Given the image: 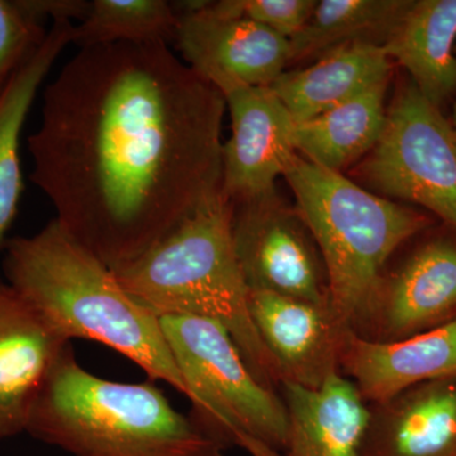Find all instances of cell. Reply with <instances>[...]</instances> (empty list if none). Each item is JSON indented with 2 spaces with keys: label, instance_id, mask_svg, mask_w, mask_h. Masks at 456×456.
Segmentation results:
<instances>
[{
  "label": "cell",
  "instance_id": "9a60e30c",
  "mask_svg": "<svg viewBox=\"0 0 456 456\" xmlns=\"http://www.w3.org/2000/svg\"><path fill=\"white\" fill-rule=\"evenodd\" d=\"M359 456H456V377L370 404Z\"/></svg>",
  "mask_w": 456,
  "mask_h": 456
},
{
  "label": "cell",
  "instance_id": "7a4b0ae2",
  "mask_svg": "<svg viewBox=\"0 0 456 456\" xmlns=\"http://www.w3.org/2000/svg\"><path fill=\"white\" fill-rule=\"evenodd\" d=\"M7 283L70 342L106 345L187 397L160 317L143 307L112 270L53 220L31 237L4 245Z\"/></svg>",
  "mask_w": 456,
  "mask_h": 456
},
{
  "label": "cell",
  "instance_id": "ffe728a7",
  "mask_svg": "<svg viewBox=\"0 0 456 456\" xmlns=\"http://www.w3.org/2000/svg\"><path fill=\"white\" fill-rule=\"evenodd\" d=\"M387 86L388 82L377 84L314 118L296 123V151L311 163L338 173L369 154L386 125Z\"/></svg>",
  "mask_w": 456,
  "mask_h": 456
},
{
  "label": "cell",
  "instance_id": "484cf974",
  "mask_svg": "<svg viewBox=\"0 0 456 456\" xmlns=\"http://www.w3.org/2000/svg\"><path fill=\"white\" fill-rule=\"evenodd\" d=\"M452 127H454V130L456 132V104H455V110H454V126H452Z\"/></svg>",
  "mask_w": 456,
  "mask_h": 456
},
{
  "label": "cell",
  "instance_id": "ba28073f",
  "mask_svg": "<svg viewBox=\"0 0 456 456\" xmlns=\"http://www.w3.org/2000/svg\"><path fill=\"white\" fill-rule=\"evenodd\" d=\"M231 235L250 292L329 303L325 264L310 228L277 191L232 203Z\"/></svg>",
  "mask_w": 456,
  "mask_h": 456
},
{
  "label": "cell",
  "instance_id": "ac0fdd59",
  "mask_svg": "<svg viewBox=\"0 0 456 456\" xmlns=\"http://www.w3.org/2000/svg\"><path fill=\"white\" fill-rule=\"evenodd\" d=\"M383 50L439 107L456 92V0H412Z\"/></svg>",
  "mask_w": 456,
  "mask_h": 456
},
{
  "label": "cell",
  "instance_id": "7402d4cb",
  "mask_svg": "<svg viewBox=\"0 0 456 456\" xmlns=\"http://www.w3.org/2000/svg\"><path fill=\"white\" fill-rule=\"evenodd\" d=\"M179 12L165 0H94L88 16L73 28L80 49L98 45L151 44L175 38Z\"/></svg>",
  "mask_w": 456,
  "mask_h": 456
},
{
  "label": "cell",
  "instance_id": "9c48e42d",
  "mask_svg": "<svg viewBox=\"0 0 456 456\" xmlns=\"http://www.w3.org/2000/svg\"><path fill=\"white\" fill-rule=\"evenodd\" d=\"M176 4V49L222 94L237 86H270L290 62L289 40L272 29L218 13L212 2Z\"/></svg>",
  "mask_w": 456,
  "mask_h": 456
},
{
  "label": "cell",
  "instance_id": "8fae6325",
  "mask_svg": "<svg viewBox=\"0 0 456 456\" xmlns=\"http://www.w3.org/2000/svg\"><path fill=\"white\" fill-rule=\"evenodd\" d=\"M232 134L222 147V194L228 202L274 193L296 154V122L270 86L224 93Z\"/></svg>",
  "mask_w": 456,
  "mask_h": 456
},
{
  "label": "cell",
  "instance_id": "30bf717a",
  "mask_svg": "<svg viewBox=\"0 0 456 456\" xmlns=\"http://www.w3.org/2000/svg\"><path fill=\"white\" fill-rule=\"evenodd\" d=\"M456 320V241L426 242L382 283L354 330L373 341H395Z\"/></svg>",
  "mask_w": 456,
  "mask_h": 456
},
{
  "label": "cell",
  "instance_id": "e0dca14e",
  "mask_svg": "<svg viewBox=\"0 0 456 456\" xmlns=\"http://www.w3.org/2000/svg\"><path fill=\"white\" fill-rule=\"evenodd\" d=\"M389 73L391 59L383 47L351 44L318 57L310 68L284 71L270 88L299 123L388 82Z\"/></svg>",
  "mask_w": 456,
  "mask_h": 456
},
{
  "label": "cell",
  "instance_id": "603a6c76",
  "mask_svg": "<svg viewBox=\"0 0 456 456\" xmlns=\"http://www.w3.org/2000/svg\"><path fill=\"white\" fill-rule=\"evenodd\" d=\"M46 35L26 0H0V94Z\"/></svg>",
  "mask_w": 456,
  "mask_h": 456
},
{
  "label": "cell",
  "instance_id": "4fadbf2b",
  "mask_svg": "<svg viewBox=\"0 0 456 456\" xmlns=\"http://www.w3.org/2000/svg\"><path fill=\"white\" fill-rule=\"evenodd\" d=\"M70 342L0 281V439L26 432L47 375Z\"/></svg>",
  "mask_w": 456,
  "mask_h": 456
},
{
  "label": "cell",
  "instance_id": "cb8c5ba5",
  "mask_svg": "<svg viewBox=\"0 0 456 456\" xmlns=\"http://www.w3.org/2000/svg\"><path fill=\"white\" fill-rule=\"evenodd\" d=\"M316 0H222L212 8L224 16L242 17L290 40L310 20Z\"/></svg>",
  "mask_w": 456,
  "mask_h": 456
},
{
  "label": "cell",
  "instance_id": "8992f818",
  "mask_svg": "<svg viewBox=\"0 0 456 456\" xmlns=\"http://www.w3.org/2000/svg\"><path fill=\"white\" fill-rule=\"evenodd\" d=\"M194 424L224 449L284 456L288 416L283 398L257 380L230 334L203 318L160 317Z\"/></svg>",
  "mask_w": 456,
  "mask_h": 456
},
{
  "label": "cell",
  "instance_id": "d4e9b609",
  "mask_svg": "<svg viewBox=\"0 0 456 456\" xmlns=\"http://www.w3.org/2000/svg\"><path fill=\"white\" fill-rule=\"evenodd\" d=\"M27 7L36 17H51L53 20H86L92 2L86 0H26Z\"/></svg>",
  "mask_w": 456,
  "mask_h": 456
},
{
  "label": "cell",
  "instance_id": "7c38bea8",
  "mask_svg": "<svg viewBox=\"0 0 456 456\" xmlns=\"http://www.w3.org/2000/svg\"><path fill=\"white\" fill-rule=\"evenodd\" d=\"M248 305L281 384L320 388L332 375L340 373L342 345L351 330L341 325L329 303L250 292Z\"/></svg>",
  "mask_w": 456,
  "mask_h": 456
},
{
  "label": "cell",
  "instance_id": "d6986e66",
  "mask_svg": "<svg viewBox=\"0 0 456 456\" xmlns=\"http://www.w3.org/2000/svg\"><path fill=\"white\" fill-rule=\"evenodd\" d=\"M73 28L69 20H53L41 46L0 94V248L7 244L5 235L22 196L20 140L23 125L51 66L66 45L73 42Z\"/></svg>",
  "mask_w": 456,
  "mask_h": 456
},
{
  "label": "cell",
  "instance_id": "52a82bcc",
  "mask_svg": "<svg viewBox=\"0 0 456 456\" xmlns=\"http://www.w3.org/2000/svg\"><path fill=\"white\" fill-rule=\"evenodd\" d=\"M360 171L378 193L419 204L456 228V132L412 83L393 99Z\"/></svg>",
  "mask_w": 456,
  "mask_h": 456
},
{
  "label": "cell",
  "instance_id": "6da1fadb",
  "mask_svg": "<svg viewBox=\"0 0 456 456\" xmlns=\"http://www.w3.org/2000/svg\"><path fill=\"white\" fill-rule=\"evenodd\" d=\"M164 42L80 49L44 94L31 180L112 270L222 194L226 101Z\"/></svg>",
  "mask_w": 456,
  "mask_h": 456
},
{
  "label": "cell",
  "instance_id": "5bb4252c",
  "mask_svg": "<svg viewBox=\"0 0 456 456\" xmlns=\"http://www.w3.org/2000/svg\"><path fill=\"white\" fill-rule=\"evenodd\" d=\"M340 373L369 404L383 403L419 384L456 377V320L395 341L368 340L349 331Z\"/></svg>",
  "mask_w": 456,
  "mask_h": 456
},
{
  "label": "cell",
  "instance_id": "277c9868",
  "mask_svg": "<svg viewBox=\"0 0 456 456\" xmlns=\"http://www.w3.org/2000/svg\"><path fill=\"white\" fill-rule=\"evenodd\" d=\"M231 218L232 203L222 197L113 273L158 317L203 318L224 327L257 380L275 391L281 375L251 317L250 289L233 250Z\"/></svg>",
  "mask_w": 456,
  "mask_h": 456
},
{
  "label": "cell",
  "instance_id": "44dd1931",
  "mask_svg": "<svg viewBox=\"0 0 456 456\" xmlns=\"http://www.w3.org/2000/svg\"><path fill=\"white\" fill-rule=\"evenodd\" d=\"M412 0H321L290 38V61L322 56L351 44L383 47Z\"/></svg>",
  "mask_w": 456,
  "mask_h": 456
},
{
  "label": "cell",
  "instance_id": "3957f363",
  "mask_svg": "<svg viewBox=\"0 0 456 456\" xmlns=\"http://www.w3.org/2000/svg\"><path fill=\"white\" fill-rule=\"evenodd\" d=\"M26 432L70 456H226L154 383L97 377L71 345L33 402Z\"/></svg>",
  "mask_w": 456,
  "mask_h": 456
},
{
  "label": "cell",
  "instance_id": "2e32d148",
  "mask_svg": "<svg viewBox=\"0 0 456 456\" xmlns=\"http://www.w3.org/2000/svg\"><path fill=\"white\" fill-rule=\"evenodd\" d=\"M288 416L284 456H359L370 404L341 373L320 388L281 384Z\"/></svg>",
  "mask_w": 456,
  "mask_h": 456
},
{
  "label": "cell",
  "instance_id": "5b68a950",
  "mask_svg": "<svg viewBox=\"0 0 456 456\" xmlns=\"http://www.w3.org/2000/svg\"><path fill=\"white\" fill-rule=\"evenodd\" d=\"M283 176L325 264L330 308L354 331L382 283L387 261L428 226V218L298 152Z\"/></svg>",
  "mask_w": 456,
  "mask_h": 456
}]
</instances>
